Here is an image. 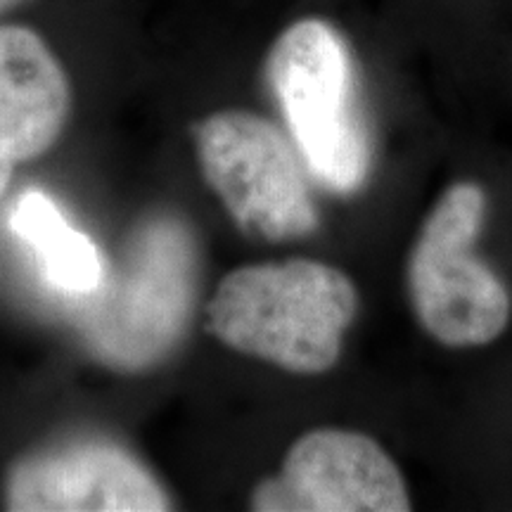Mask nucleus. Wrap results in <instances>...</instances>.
I'll list each match as a JSON object with an SVG mask.
<instances>
[{"label":"nucleus","instance_id":"nucleus-1","mask_svg":"<svg viewBox=\"0 0 512 512\" xmlns=\"http://www.w3.org/2000/svg\"><path fill=\"white\" fill-rule=\"evenodd\" d=\"M358 287L316 259L247 264L226 273L207 304L223 347L292 375L330 373L358 316Z\"/></svg>","mask_w":512,"mask_h":512},{"label":"nucleus","instance_id":"nucleus-2","mask_svg":"<svg viewBox=\"0 0 512 512\" xmlns=\"http://www.w3.org/2000/svg\"><path fill=\"white\" fill-rule=\"evenodd\" d=\"M200 240L183 216L152 214L133 228L110 278L88 294L81 337L121 373L155 368L188 335L200 287Z\"/></svg>","mask_w":512,"mask_h":512},{"label":"nucleus","instance_id":"nucleus-3","mask_svg":"<svg viewBox=\"0 0 512 512\" xmlns=\"http://www.w3.org/2000/svg\"><path fill=\"white\" fill-rule=\"evenodd\" d=\"M264 74L313 181L342 197L366 188L375 143L354 50L342 31L328 19H299L273 41Z\"/></svg>","mask_w":512,"mask_h":512},{"label":"nucleus","instance_id":"nucleus-4","mask_svg":"<svg viewBox=\"0 0 512 512\" xmlns=\"http://www.w3.org/2000/svg\"><path fill=\"white\" fill-rule=\"evenodd\" d=\"M486 209L482 185L451 183L422 219L408 252V302L420 328L441 347H489L510 325L508 285L475 252Z\"/></svg>","mask_w":512,"mask_h":512},{"label":"nucleus","instance_id":"nucleus-5","mask_svg":"<svg viewBox=\"0 0 512 512\" xmlns=\"http://www.w3.org/2000/svg\"><path fill=\"white\" fill-rule=\"evenodd\" d=\"M204 183L242 233L304 240L320 228L313 176L290 133L249 110H219L192 126Z\"/></svg>","mask_w":512,"mask_h":512},{"label":"nucleus","instance_id":"nucleus-6","mask_svg":"<svg viewBox=\"0 0 512 512\" xmlns=\"http://www.w3.org/2000/svg\"><path fill=\"white\" fill-rule=\"evenodd\" d=\"M3 508L12 512H164L174 498L131 448L76 434L34 448L8 467Z\"/></svg>","mask_w":512,"mask_h":512},{"label":"nucleus","instance_id":"nucleus-7","mask_svg":"<svg viewBox=\"0 0 512 512\" xmlns=\"http://www.w3.org/2000/svg\"><path fill=\"white\" fill-rule=\"evenodd\" d=\"M249 510L408 512L413 498L380 441L344 427H316L290 446L278 475L254 486Z\"/></svg>","mask_w":512,"mask_h":512},{"label":"nucleus","instance_id":"nucleus-8","mask_svg":"<svg viewBox=\"0 0 512 512\" xmlns=\"http://www.w3.org/2000/svg\"><path fill=\"white\" fill-rule=\"evenodd\" d=\"M72 112V83L34 29L0 27V197L17 166L43 157Z\"/></svg>","mask_w":512,"mask_h":512},{"label":"nucleus","instance_id":"nucleus-9","mask_svg":"<svg viewBox=\"0 0 512 512\" xmlns=\"http://www.w3.org/2000/svg\"><path fill=\"white\" fill-rule=\"evenodd\" d=\"M10 226L41 259L43 273L57 290L88 297L105 278L95 242L64 219L46 192L27 190L12 207Z\"/></svg>","mask_w":512,"mask_h":512},{"label":"nucleus","instance_id":"nucleus-10","mask_svg":"<svg viewBox=\"0 0 512 512\" xmlns=\"http://www.w3.org/2000/svg\"><path fill=\"white\" fill-rule=\"evenodd\" d=\"M19 3H24V0H0V15H3V12L12 10V8H15V5H19Z\"/></svg>","mask_w":512,"mask_h":512}]
</instances>
